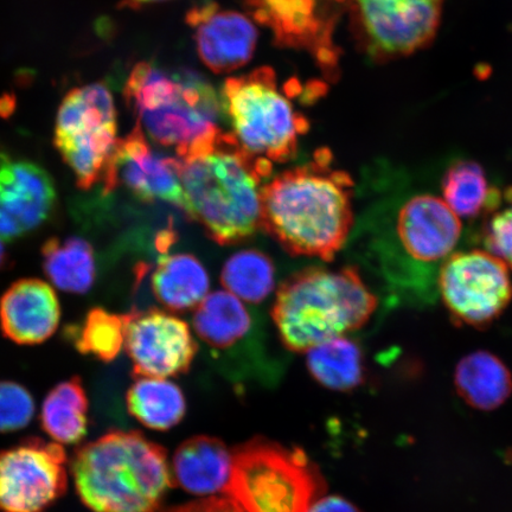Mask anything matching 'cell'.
I'll return each mask as SVG.
<instances>
[{
  "mask_svg": "<svg viewBox=\"0 0 512 512\" xmlns=\"http://www.w3.org/2000/svg\"><path fill=\"white\" fill-rule=\"evenodd\" d=\"M88 399L78 377L57 384L44 400L41 424L55 443L76 445L86 437Z\"/></svg>",
  "mask_w": 512,
  "mask_h": 512,
  "instance_id": "25",
  "label": "cell"
},
{
  "mask_svg": "<svg viewBox=\"0 0 512 512\" xmlns=\"http://www.w3.org/2000/svg\"><path fill=\"white\" fill-rule=\"evenodd\" d=\"M61 307L51 286L40 279H22L0 299L3 334L18 344L47 341L59 328Z\"/></svg>",
  "mask_w": 512,
  "mask_h": 512,
  "instance_id": "18",
  "label": "cell"
},
{
  "mask_svg": "<svg viewBox=\"0 0 512 512\" xmlns=\"http://www.w3.org/2000/svg\"><path fill=\"white\" fill-rule=\"evenodd\" d=\"M457 393L479 411H494L512 394V375L501 358L489 351H475L457 364L454 373Z\"/></svg>",
  "mask_w": 512,
  "mask_h": 512,
  "instance_id": "21",
  "label": "cell"
},
{
  "mask_svg": "<svg viewBox=\"0 0 512 512\" xmlns=\"http://www.w3.org/2000/svg\"><path fill=\"white\" fill-rule=\"evenodd\" d=\"M125 348L134 374L159 379L188 371L197 352L189 325L158 310L127 313Z\"/></svg>",
  "mask_w": 512,
  "mask_h": 512,
  "instance_id": "14",
  "label": "cell"
},
{
  "mask_svg": "<svg viewBox=\"0 0 512 512\" xmlns=\"http://www.w3.org/2000/svg\"><path fill=\"white\" fill-rule=\"evenodd\" d=\"M274 278L275 268L270 256L256 249L236 252L221 272V283L226 291L249 304H260L270 296Z\"/></svg>",
  "mask_w": 512,
  "mask_h": 512,
  "instance_id": "28",
  "label": "cell"
},
{
  "mask_svg": "<svg viewBox=\"0 0 512 512\" xmlns=\"http://www.w3.org/2000/svg\"><path fill=\"white\" fill-rule=\"evenodd\" d=\"M166 512H245L229 497L204 498L201 501L179 505Z\"/></svg>",
  "mask_w": 512,
  "mask_h": 512,
  "instance_id": "32",
  "label": "cell"
},
{
  "mask_svg": "<svg viewBox=\"0 0 512 512\" xmlns=\"http://www.w3.org/2000/svg\"><path fill=\"white\" fill-rule=\"evenodd\" d=\"M187 23L194 30L198 55L211 72L232 73L253 59L258 29L240 12L202 4L188 12Z\"/></svg>",
  "mask_w": 512,
  "mask_h": 512,
  "instance_id": "17",
  "label": "cell"
},
{
  "mask_svg": "<svg viewBox=\"0 0 512 512\" xmlns=\"http://www.w3.org/2000/svg\"><path fill=\"white\" fill-rule=\"evenodd\" d=\"M192 324L197 336L210 348L227 350L248 335L252 318L234 294L215 291L195 307Z\"/></svg>",
  "mask_w": 512,
  "mask_h": 512,
  "instance_id": "22",
  "label": "cell"
},
{
  "mask_svg": "<svg viewBox=\"0 0 512 512\" xmlns=\"http://www.w3.org/2000/svg\"><path fill=\"white\" fill-rule=\"evenodd\" d=\"M485 216L483 242L486 251L496 255L512 270V189L503 191L501 202Z\"/></svg>",
  "mask_w": 512,
  "mask_h": 512,
  "instance_id": "30",
  "label": "cell"
},
{
  "mask_svg": "<svg viewBox=\"0 0 512 512\" xmlns=\"http://www.w3.org/2000/svg\"><path fill=\"white\" fill-rule=\"evenodd\" d=\"M126 402L133 418L156 431L171 430L187 411L181 388L159 377H140L128 389Z\"/></svg>",
  "mask_w": 512,
  "mask_h": 512,
  "instance_id": "24",
  "label": "cell"
},
{
  "mask_svg": "<svg viewBox=\"0 0 512 512\" xmlns=\"http://www.w3.org/2000/svg\"><path fill=\"white\" fill-rule=\"evenodd\" d=\"M220 99L230 133L243 150L272 164L297 156L299 139L309 131L310 123L280 91L271 67L227 79Z\"/></svg>",
  "mask_w": 512,
  "mask_h": 512,
  "instance_id": "8",
  "label": "cell"
},
{
  "mask_svg": "<svg viewBox=\"0 0 512 512\" xmlns=\"http://www.w3.org/2000/svg\"><path fill=\"white\" fill-rule=\"evenodd\" d=\"M72 473L93 512H157L174 483L164 448L133 431H114L80 447Z\"/></svg>",
  "mask_w": 512,
  "mask_h": 512,
  "instance_id": "4",
  "label": "cell"
},
{
  "mask_svg": "<svg viewBox=\"0 0 512 512\" xmlns=\"http://www.w3.org/2000/svg\"><path fill=\"white\" fill-rule=\"evenodd\" d=\"M2 240L3 239L0 238V267L4 266L6 258H8V256H6V251Z\"/></svg>",
  "mask_w": 512,
  "mask_h": 512,
  "instance_id": "35",
  "label": "cell"
},
{
  "mask_svg": "<svg viewBox=\"0 0 512 512\" xmlns=\"http://www.w3.org/2000/svg\"><path fill=\"white\" fill-rule=\"evenodd\" d=\"M309 512H362L356 505L341 496L320 497Z\"/></svg>",
  "mask_w": 512,
  "mask_h": 512,
  "instance_id": "33",
  "label": "cell"
},
{
  "mask_svg": "<svg viewBox=\"0 0 512 512\" xmlns=\"http://www.w3.org/2000/svg\"><path fill=\"white\" fill-rule=\"evenodd\" d=\"M35 401L27 388L0 381V433L23 430L35 415Z\"/></svg>",
  "mask_w": 512,
  "mask_h": 512,
  "instance_id": "31",
  "label": "cell"
},
{
  "mask_svg": "<svg viewBox=\"0 0 512 512\" xmlns=\"http://www.w3.org/2000/svg\"><path fill=\"white\" fill-rule=\"evenodd\" d=\"M438 296L454 322L484 329L511 303L508 266L480 249L453 253L441 266Z\"/></svg>",
  "mask_w": 512,
  "mask_h": 512,
  "instance_id": "11",
  "label": "cell"
},
{
  "mask_svg": "<svg viewBox=\"0 0 512 512\" xmlns=\"http://www.w3.org/2000/svg\"><path fill=\"white\" fill-rule=\"evenodd\" d=\"M162 252L152 272V292L158 302L175 312L195 307L208 296L209 274L196 256Z\"/></svg>",
  "mask_w": 512,
  "mask_h": 512,
  "instance_id": "20",
  "label": "cell"
},
{
  "mask_svg": "<svg viewBox=\"0 0 512 512\" xmlns=\"http://www.w3.org/2000/svg\"><path fill=\"white\" fill-rule=\"evenodd\" d=\"M233 454L220 439L198 435L185 440L172 460V478L190 494L208 496L226 491Z\"/></svg>",
  "mask_w": 512,
  "mask_h": 512,
  "instance_id": "19",
  "label": "cell"
},
{
  "mask_svg": "<svg viewBox=\"0 0 512 512\" xmlns=\"http://www.w3.org/2000/svg\"><path fill=\"white\" fill-rule=\"evenodd\" d=\"M117 110L102 83L72 89L57 112L54 143L79 188L102 182L118 138Z\"/></svg>",
  "mask_w": 512,
  "mask_h": 512,
  "instance_id": "10",
  "label": "cell"
},
{
  "mask_svg": "<svg viewBox=\"0 0 512 512\" xmlns=\"http://www.w3.org/2000/svg\"><path fill=\"white\" fill-rule=\"evenodd\" d=\"M55 203L53 179L42 166L0 152V238L31 233L47 221Z\"/></svg>",
  "mask_w": 512,
  "mask_h": 512,
  "instance_id": "16",
  "label": "cell"
},
{
  "mask_svg": "<svg viewBox=\"0 0 512 512\" xmlns=\"http://www.w3.org/2000/svg\"><path fill=\"white\" fill-rule=\"evenodd\" d=\"M232 454L224 494L245 512H309L323 494L322 475L299 448L255 438Z\"/></svg>",
  "mask_w": 512,
  "mask_h": 512,
  "instance_id": "7",
  "label": "cell"
},
{
  "mask_svg": "<svg viewBox=\"0 0 512 512\" xmlns=\"http://www.w3.org/2000/svg\"><path fill=\"white\" fill-rule=\"evenodd\" d=\"M124 94L147 139L174 149L179 159L222 132L217 125L222 111L219 94L194 70L140 62L128 76Z\"/></svg>",
  "mask_w": 512,
  "mask_h": 512,
  "instance_id": "5",
  "label": "cell"
},
{
  "mask_svg": "<svg viewBox=\"0 0 512 512\" xmlns=\"http://www.w3.org/2000/svg\"><path fill=\"white\" fill-rule=\"evenodd\" d=\"M384 219L375 247L384 277L408 304L433 303L441 266L462 236L459 217L443 198L419 192L396 200Z\"/></svg>",
  "mask_w": 512,
  "mask_h": 512,
  "instance_id": "3",
  "label": "cell"
},
{
  "mask_svg": "<svg viewBox=\"0 0 512 512\" xmlns=\"http://www.w3.org/2000/svg\"><path fill=\"white\" fill-rule=\"evenodd\" d=\"M66 452L31 438L0 453V512H47L67 490Z\"/></svg>",
  "mask_w": 512,
  "mask_h": 512,
  "instance_id": "12",
  "label": "cell"
},
{
  "mask_svg": "<svg viewBox=\"0 0 512 512\" xmlns=\"http://www.w3.org/2000/svg\"><path fill=\"white\" fill-rule=\"evenodd\" d=\"M377 305L355 267H310L281 284L272 317L285 347L307 352L363 328Z\"/></svg>",
  "mask_w": 512,
  "mask_h": 512,
  "instance_id": "6",
  "label": "cell"
},
{
  "mask_svg": "<svg viewBox=\"0 0 512 512\" xmlns=\"http://www.w3.org/2000/svg\"><path fill=\"white\" fill-rule=\"evenodd\" d=\"M43 268L60 290L85 294L96 275L93 247L81 238L50 239L42 248Z\"/></svg>",
  "mask_w": 512,
  "mask_h": 512,
  "instance_id": "26",
  "label": "cell"
},
{
  "mask_svg": "<svg viewBox=\"0 0 512 512\" xmlns=\"http://www.w3.org/2000/svg\"><path fill=\"white\" fill-rule=\"evenodd\" d=\"M256 22L271 29L280 47L304 49L323 72L336 78L339 50L334 44L337 11L329 0H242Z\"/></svg>",
  "mask_w": 512,
  "mask_h": 512,
  "instance_id": "13",
  "label": "cell"
},
{
  "mask_svg": "<svg viewBox=\"0 0 512 512\" xmlns=\"http://www.w3.org/2000/svg\"><path fill=\"white\" fill-rule=\"evenodd\" d=\"M306 364L313 379L337 392H350L364 380L362 350L345 336L307 351Z\"/></svg>",
  "mask_w": 512,
  "mask_h": 512,
  "instance_id": "27",
  "label": "cell"
},
{
  "mask_svg": "<svg viewBox=\"0 0 512 512\" xmlns=\"http://www.w3.org/2000/svg\"><path fill=\"white\" fill-rule=\"evenodd\" d=\"M273 164L254 157L230 132L181 159L182 207L222 246L261 229L262 190Z\"/></svg>",
  "mask_w": 512,
  "mask_h": 512,
  "instance_id": "2",
  "label": "cell"
},
{
  "mask_svg": "<svg viewBox=\"0 0 512 512\" xmlns=\"http://www.w3.org/2000/svg\"><path fill=\"white\" fill-rule=\"evenodd\" d=\"M126 323L127 315H115L96 307L88 312L85 322L72 332L75 347L82 354L111 362L124 348Z\"/></svg>",
  "mask_w": 512,
  "mask_h": 512,
  "instance_id": "29",
  "label": "cell"
},
{
  "mask_svg": "<svg viewBox=\"0 0 512 512\" xmlns=\"http://www.w3.org/2000/svg\"><path fill=\"white\" fill-rule=\"evenodd\" d=\"M169 2V0H127V4L131 6V8H140V6L151 5L157 3Z\"/></svg>",
  "mask_w": 512,
  "mask_h": 512,
  "instance_id": "34",
  "label": "cell"
},
{
  "mask_svg": "<svg viewBox=\"0 0 512 512\" xmlns=\"http://www.w3.org/2000/svg\"><path fill=\"white\" fill-rule=\"evenodd\" d=\"M444 202L458 217L476 219L488 215L502 200L503 192L490 187L482 165L473 160H458L441 179Z\"/></svg>",
  "mask_w": 512,
  "mask_h": 512,
  "instance_id": "23",
  "label": "cell"
},
{
  "mask_svg": "<svg viewBox=\"0 0 512 512\" xmlns=\"http://www.w3.org/2000/svg\"><path fill=\"white\" fill-rule=\"evenodd\" d=\"M102 183L106 192L124 185L144 202L182 207L181 159L153 150L138 125L118 140Z\"/></svg>",
  "mask_w": 512,
  "mask_h": 512,
  "instance_id": "15",
  "label": "cell"
},
{
  "mask_svg": "<svg viewBox=\"0 0 512 512\" xmlns=\"http://www.w3.org/2000/svg\"><path fill=\"white\" fill-rule=\"evenodd\" d=\"M354 181L332 165V153L315 152L262 190L261 228L287 253L332 261L354 224Z\"/></svg>",
  "mask_w": 512,
  "mask_h": 512,
  "instance_id": "1",
  "label": "cell"
},
{
  "mask_svg": "<svg viewBox=\"0 0 512 512\" xmlns=\"http://www.w3.org/2000/svg\"><path fill=\"white\" fill-rule=\"evenodd\" d=\"M348 16L352 37L369 59L388 62L427 48L440 27L444 0H329Z\"/></svg>",
  "mask_w": 512,
  "mask_h": 512,
  "instance_id": "9",
  "label": "cell"
}]
</instances>
